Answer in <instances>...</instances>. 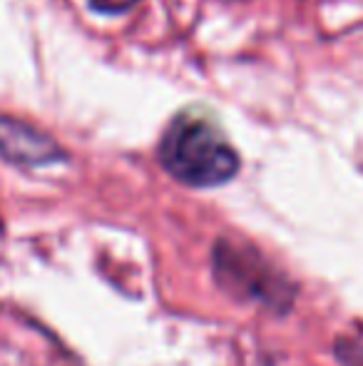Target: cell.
<instances>
[{
    "mask_svg": "<svg viewBox=\"0 0 363 366\" xmlns=\"http://www.w3.org/2000/svg\"><path fill=\"white\" fill-rule=\"evenodd\" d=\"M0 152L13 162L28 164V167L55 162L65 154L45 132L8 115H0Z\"/></svg>",
    "mask_w": 363,
    "mask_h": 366,
    "instance_id": "2",
    "label": "cell"
},
{
    "mask_svg": "<svg viewBox=\"0 0 363 366\" xmlns=\"http://www.w3.org/2000/svg\"><path fill=\"white\" fill-rule=\"evenodd\" d=\"M160 159L175 179L192 187H217L237 174L239 157L222 132L202 117L182 115L160 145Z\"/></svg>",
    "mask_w": 363,
    "mask_h": 366,
    "instance_id": "1",
    "label": "cell"
},
{
    "mask_svg": "<svg viewBox=\"0 0 363 366\" xmlns=\"http://www.w3.org/2000/svg\"><path fill=\"white\" fill-rule=\"evenodd\" d=\"M92 8L102 10V13H122V10L132 8L137 0H90Z\"/></svg>",
    "mask_w": 363,
    "mask_h": 366,
    "instance_id": "3",
    "label": "cell"
},
{
    "mask_svg": "<svg viewBox=\"0 0 363 366\" xmlns=\"http://www.w3.org/2000/svg\"><path fill=\"white\" fill-rule=\"evenodd\" d=\"M339 357L344 359L346 366H363V347L344 344V347H339Z\"/></svg>",
    "mask_w": 363,
    "mask_h": 366,
    "instance_id": "4",
    "label": "cell"
}]
</instances>
